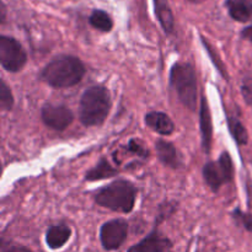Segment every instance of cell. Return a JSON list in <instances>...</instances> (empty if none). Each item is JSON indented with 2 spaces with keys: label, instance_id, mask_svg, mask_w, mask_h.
I'll list each match as a JSON object with an SVG mask.
<instances>
[{
  "label": "cell",
  "instance_id": "obj_8",
  "mask_svg": "<svg viewBox=\"0 0 252 252\" xmlns=\"http://www.w3.org/2000/svg\"><path fill=\"white\" fill-rule=\"evenodd\" d=\"M41 120L51 129L63 132L73 123L74 115L66 106L49 103L42 107Z\"/></svg>",
  "mask_w": 252,
  "mask_h": 252
},
{
  "label": "cell",
  "instance_id": "obj_24",
  "mask_svg": "<svg viewBox=\"0 0 252 252\" xmlns=\"http://www.w3.org/2000/svg\"><path fill=\"white\" fill-rule=\"evenodd\" d=\"M2 252H33V251H31L29 248L22 245H9L7 248L2 249Z\"/></svg>",
  "mask_w": 252,
  "mask_h": 252
},
{
  "label": "cell",
  "instance_id": "obj_22",
  "mask_svg": "<svg viewBox=\"0 0 252 252\" xmlns=\"http://www.w3.org/2000/svg\"><path fill=\"white\" fill-rule=\"evenodd\" d=\"M127 149L129 153H133V154L138 155V157L140 158H144V159H147V158L149 157V152H148L139 142H137V140L134 139L129 140V143H128L127 145Z\"/></svg>",
  "mask_w": 252,
  "mask_h": 252
},
{
  "label": "cell",
  "instance_id": "obj_27",
  "mask_svg": "<svg viewBox=\"0 0 252 252\" xmlns=\"http://www.w3.org/2000/svg\"><path fill=\"white\" fill-rule=\"evenodd\" d=\"M186 1L192 2V4H199V2H203L206 1V0H186Z\"/></svg>",
  "mask_w": 252,
  "mask_h": 252
},
{
  "label": "cell",
  "instance_id": "obj_23",
  "mask_svg": "<svg viewBox=\"0 0 252 252\" xmlns=\"http://www.w3.org/2000/svg\"><path fill=\"white\" fill-rule=\"evenodd\" d=\"M241 95H243L244 101L248 103L249 106L252 105V78L248 76L243 80L241 84Z\"/></svg>",
  "mask_w": 252,
  "mask_h": 252
},
{
  "label": "cell",
  "instance_id": "obj_19",
  "mask_svg": "<svg viewBox=\"0 0 252 252\" xmlns=\"http://www.w3.org/2000/svg\"><path fill=\"white\" fill-rule=\"evenodd\" d=\"M14 107V95L10 86L4 80H0V108L1 111H10Z\"/></svg>",
  "mask_w": 252,
  "mask_h": 252
},
{
  "label": "cell",
  "instance_id": "obj_26",
  "mask_svg": "<svg viewBox=\"0 0 252 252\" xmlns=\"http://www.w3.org/2000/svg\"><path fill=\"white\" fill-rule=\"evenodd\" d=\"M5 12H6V10H5V4L1 2V24L5 22Z\"/></svg>",
  "mask_w": 252,
  "mask_h": 252
},
{
  "label": "cell",
  "instance_id": "obj_11",
  "mask_svg": "<svg viewBox=\"0 0 252 252\" xmlns=\"http://www.w3.org/2000/svg\"><path fill=\"white\" fill-rule=\"evenodd\" d=\"M145 125L160 135H170L175 132V125L170 116L160 111H152L147 113Z\"/></svg>",
  "mask_w": 252,
  "mask_h": 252
},
{
  "label": "cell",
  "instance_id": "obj_15",
  "mask_svg": "<svg viewBox=\"0 0 252 252\" xmlns=\"http://www.w3.org/2000/svg\"><path fill=\"white\" fill-rule=\"evenodd\" d=\"M225 6L233 20L248 22L252 17V0H225Z\"/></svg>",
  "mask_w": 252,
  "mask_h": 252
},
{
  "label": "cell",
  "instance_id": "obj_9",
  "mask_svg": "<svg viewBox=\"0 0 252 252\" xmlns=\"http://www.w3.org/2000/svg\"><path fill=\"white\" fill-rule=\"evenodd\" d=\"M199 130H201L202 147L206 154H209L212 149L213 139V121H212L211 107L206 96H202L199 105Z\"/></svg>",
  "mask_w": 252,
  "mask_h": 252
},
{
  "label": "cell",
  "instance_id": "obj_5",
  "mask_svg": "<svg viewBox=\"0 0 252 252\" xmlns=\"http://www.w3.org/2000/svg\"><path fill=\"white\" fill-rule=\"evenodd\" d=\"M203 179L209 189L218 192L224 184L234 179V164L230 154L223 152L217 161H209L203 167Z\"/></svg>",
  "mask_w": 252,
  "mask_h": 252
},
{
  "label": "cell",
  "instance_id": "obj_14",
  "mask_svg": "<svg viewBox=\"0 0 252 252\" xmlns=\"http://www.w3.org/2000/svg\"><path fill=\"white\" fill-rule=\"evenodd\" d=\"M155 147H157L158 158H159L161 164H164L165 166L172 167V169L180 167L181 162L179 159V153H177L176 147L172 143L164 139H159L157 140Z\"/></svg>",
  "mask_w": 252,
  "mask_h": 252
},
{
  "label": "cell",
  "instance_id": "obj_4",
  "mask_svg": "<svg viewBox=\"0 0 252 252\" xmlns=\"http://www.w3.org/2000/svg\"><path fill=\"white\" fill-rule=\"evenodd\" d=\"M170 86L175 90L180 102L191 111L197 108L196 70L189 63H175L170 70Z\"/></svg>",
  "mask_w": 252,
  "mask_h": 252
},
{
  "label": "cell",
  "instance_id": "obj_10",
  "mask_svg": "<svg viewBox=\"0 0 252 252\" xmlns=\"http://www.w3.org/2000/svg\"><path fill=\"white\" fill-rule=\"evenodd\" d=\"M171 246L172 243L169 238L162 236L158 230H153L142 241L130 246L127 252H166Z\"/></svg>",
  "mask_w": 252,
  "mask_h": 252
},
{
  "label": "cell",
  "instance_id": "obj_1",
  "mask_svg": "<svg viewBox=\"0 0 252 252\" xmlns=\"http://www.w3.org/2000/svg\"><path fill=\"white\" fill-rule=\"evenodd\" d=\"M85 73V65L78 57L61 54L42 69L39 79L52 88L65 89L80 83Z\"/></svg>",
  "mask_w": 252,
  "mask_h": 252
},
{
  "label": "cell",
  "instance_id": "obj_18",
  "mask_svg": "<svg viewBox=\"0 0 252 252\" xmlns=\"http://www.w3.org/2000/svg\"><path fill=\"white\" fill-rule=\"evenodd\" d=\"M89 24L101 32H110L113 29V20L105 10L96 9L89 16Z\"/></svg>",
  "mask_w": 252,
  "mask_h": 252
},
{
  "label": "cell",
  "instance_id": "obj_17",
  "mask_svg": "<svg viewBox=\"0 0 252 252\" xmlns=\"http://www.w3.org/2000/svg\"><path fill=\"white\" fill-rule=\"evenodd\" d=\"M226 122H228L229 132H230V134L233 135L236 144L240 145V147L248 144L249 133H248V129L245 128V126L243 125V122H241L236 116H230V115L226 117Z\"/></svg>",
  "mask_w": 252,
  "mask_h": 252
},
{
  "label": "cell",
  "instance_id": "obj_12",
  "mask_svg": "<svg viewBox=\"0 0 252 252\" xmlns=\"http://www.w3.org/2000/svg\"><path fill=\"white\" fill-rule=\"evenodd\" d=\"M71 236V229L65 224H57L47 229L46 244L51 250L63 248Z\"/></svg>",
  "mask_w": 252,
  "mask_h": 252
},
{
  "label": "cell",
  "instance_id": "obj_16",
  "mask_svg": "<svg viewBox=\"0 0 252 252\" xmlns=\"http://www.w3.org/2000/svg\"><path fill=\"white\" fill-rule=\"evenodd\" d=\"M118 170H116L112 165L108 162L106 158H102L93 169L89 170L85 175L86 181H101V180L111 179L113 176H117Z\"/></svg>",
  "mask_w": 252,
  "mask_h": 252
},
{
  "label": "cell",
  "instance_id": "obj_25",
  "mask_svg": "<svg viewBox=\"0 0 252 252\" xmlns=\"http://www.w3.org/2000/svg\"><path fill=\"white\" fill-rule=\"evenodd\" d=\"M241 37H243L244 39H246V41L251 42L252 43V25H249V26H246L245 29L241 31Z\"/></svg>",
  "mask_w": 252,
  "mask_h": 252
},
{
  "label": "cell",
  "instance_id": "obj_13",
  "mask_svg": "<svg viewBox=\"0 0 252 252\" xmlns=\"http://www.w3.org/2000/svg\"><path fill=\"white\" fill-rule=\"evenodd\" d=\"M153 2H154L155 15L158 17V21H159L160 26L162 27L165 33H174L175 16L169 4V0H153Z\"/></svg>",
  "mask_w": 252,
  "mask_h": 252
},
{
  "label": "cell",
  "instance_id": "obj_7",
  "mask_svg": "<svg viewBox=\"0 0 252 252\" xmlns=\"http://www.w3.org/2000/svg\"><path fill=\"white\" fill-rule=\"evenodd\" d=\"M128 236V223L123 219H113L102 224L100 229V241L105 250L113 251L125 244Z\"/></svg>",
  "mask_w": 252,
  "mask_h": 252
},
{
  "label": "cell",
  "instance_id": "obj_21",
  "mask_svg": "<svg viewBox=\"0 0 252 252\" xmlns=\"http://www.w3.org/2000/svg\"><path fill=\"white\" fill-rule=\"evenodd\" d=\"M202 43H203V46L206 47V51L208 52V54H209V57H211L212 62H213L214 64H216V66H217V68H218V70L220 71L221 75L224 76V79H228V75H226V73H225V71H224L223 63H221V61H220V59H219V57H217V58H216V54H214V52H213V49H212L211 44H209L208 42H206V39H204L203 37H202Z\"/></svg>",
  "mask_w": 252,
  "mask_h": 252
},
{
  "label": "cell",
  "instance_id": "obj_2",
  "mask_svg": "<svg viewBox=\"0 0 252 252\" xmlns=\"http://www.w3.org/2000/svg\"><path fill=\"white\" fill-rule=\"evenodd\" d=\"M112 100L110 91L102 85L86 89L79 102V120L86 127L101 126L108 117Z\"/></svg>",
  "mask_w": 252,
  "mask_h": 252
},
{
  "label": "cell",
  "instance_id": "obj_20",
  "mask_svg": "<svg viewBox=\"0 0 252 252\" xmlns=\"http://www.w3.org/2000/svg\"><path fill=\"white\" fill-rule=\"evenodd\" d=\"M233 218L235 219L236 224H240L246 231L252 233V214L246 213V212H243L238 208L233 212Z\"/></svg>",
  "mask_w": 252,
  "mask_h": 252
},
{
  "label": "cell",
  "instance_id": "obj_6",
  "mask_svg": "<svg viewBox=\"0 0 252 252\" xmlns=\"http://www.w3.org/2000/svg\"><path fill=\"white\" fill-rule=\"evenodd\" d=\"M27 53L17 39L11 36H0V64L10 73H17L25 66Z\"/></svg>",
  "mask_w": 252,
  "mask_h": 252
},
{
  "label": "cell",
  "instance_id": "obj_3",
  "mask_svg": "<svg viewBox=\"0 0 252 252\" xmlns=\"http://www.w3.org/2000/svg\"><path fill=\"white\" fill-rule=\"evenodd\" d=\"M138 189L133 182L117 180L98 189L94 196L96 204L117 213H130L134 208Z\"/></svg>",
  "mask_w": 252,
  "mask_h": 252
}]
</instances>
